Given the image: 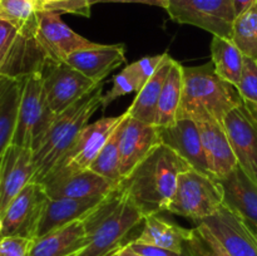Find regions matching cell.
<instances>
[{
    "label": "cell",
    "instance_id": "obj_1",
    "mask_svg": "<svg viewBox=\"0 0 257 256\" xmlns=\"http://www.w3.org/2000/svg\"><path fill=\"white\" fill-rule=\"evenodd\" d=\"M191 168L176 151L161 143L119 183L122 191L143 215L167 211L181 172Z\"/></svg>",
    "mask_w": 257,
    "mask_h": 256
},
{
    "label": "cell",
    "instance_id": "obj_2",
    "mask_svg": "<svg viewBox=\"0 0 257 256\" xmlns=\"http://www.w3.org/2000/svg\"><path fill=\"white\" fill-rule=\"evenodd\" d=\"M242 103L237 88L216 74L212 62L200 67H185L178 119L222 123L225 115Z\"/></svg>",
    "mask_w": 257,
    "mask_h": 256
},
{
    "label": "cell",
    "instance_id": "obj_3",
    "mask_svg": "<svg viewBox=\"0 0 257 256\" xmlns=\"http://www.w3.org/2000/svg\"><path fill=\"white\" fill-rule=\"evenodd\" d=\"M145 217L142 211L118 188L84 220L88 242L77 256H112L127 243L125 238L143 223Z\"/></svg>",
    "mask_w": 257,
    "mask_h": 256
},
{
    "label": "cell",
    "instance_id": "obj_4",
    "mask_svg": "<svg viewBox=\"0 0 257 256\" xmlns=\"http://www.w3.org/2000/svg\"><path fill=\"white\" fill-rule=\"evenodd\" d=\"M103 82L92 92L55 115L38 147L33 151L34 182L42 183L57 166L80 131L102 105Z\"/></svg>",
    "mask_w": 257,
    "mask_h": 256
},
{
    "label": "cell",
    "instance_id": "obj_5",
    "mask_svg": "<svg viewBox=\"0 0 257 256\" xmlns=\"http://www.w3.org/2000/svg\"><path fill=\"white\" fill-rule=\"evenodd\" d=\"M223 202L225 195L220 181L191 167L178 176L167 212L191 218L197 223L215 215Z\"/></svg>",
    "mask_w": 257,
    "mask_h": 256
},
{
    "label": "cell",
    "instance_id": "obj_6",
    "mask_svg": "<svg viewBox=\"0 0 257 256\" xmlns=\"http://www.w3.org/2000/svg\"><path fill=\"white\" fill-rule=\"evenodd\" d=\"M55 115L48 103L42 73L25 77L12 145L34 151Z\"/></svg>",
    "mask_w": 257,
    "mask_h": 256
},
{
    "label": "cell",
    "instance_id": "obj_7",
    "mask_svg": "<svg viewBox=\"0 0 257 256\" xmlns=\"http://www.w3.org/2000/svg\"><path fill=\"white\" fill-rule=\"evenodd\" d=\"M47 63L35 33L20 30L0 19V75L24 79L34 73H43Z\"/></svg>",
    "mask_w": 257,
    "mask_h": 256
},
{
    "label": "cell",
    "instance_id": "obj_8",
    "mask_svg": "<svg viewBox=\"0 0 257 256\" xmlns=\"http://www.w3.org/2000/svg\"><path fill=\"white\" fill-rule=\"evenodd\" d=\"M125 117L127 112L115 117H103L95 122L88 123L42 183L88 170L108 138L113 135Z\"/></svg>",
    "mask_w": 257,
    "mask_h": 256
},
{
    "label": "cell",
    "instance_id": "obj_9",
    "mask_svg": "<svg viewBox=\"0 0 257 256\" xmlns=\"http://www.w3.org/2000/svg\"><path fill=\"white\" fill-rule=\"evenodd\" d=\"M166 10L176 23L193 25L213 37L232 35L236 18L232 0H167Z\"/></svg>",
    "mask_w": 257,
    "mask_h": 256
},
{
    "label": "cell",
    "instance_id": "obj_10",
    "mask_svg": "<svg viewBox=\"0 0 257 256\" xmlns=\"http://www.w3.org/2000/svg\"><path fill=\"white\" fill-rule=\"evenodd\" d=\"M48 196L44 186L30 182L9 203L0 218V238L4 236H24L35 238Z\"/></svg>",
    "mask_w": 257,
    "mask_h": 256
},
{
    "label": "cell",
    "instance_id": "obj_11",
    "mask_svg": "<svg viewBox=\"0 0 257 256\" xmlns=\"http://www.w3.org/2000/svg\"><path fill=\"white\" fill-rule=\"evenodd\" d=\"M42 74L48 103L54 114L69 108L99 84L67 63L48 62Z\"/></svg>",
    "mask_w": 257,
    "mask_h": 256
},
{
    "label": "cell",
    "instance_id": "obj_12",
    "mask_svg": "<svg viewBox=\"0 0 257 256\" xmlns=\"http://www.w3.org/2000/svg\"><path fill=\"white\" fill-rule=\"evenodd\" d=\"M59 13L39 12L35 38L48 62L64 63L69 55L79 50L94 48L97 43L85 39L68 27Z\"/></svg>",
    "mask_w": 257,
    "mask_h": 256
},
{
    "label": "cell",
    "instance_id": "obj_13",
    "mask_svg": "<svg viewBox=\"0 0 257 256\" xmlns=\"http://www.w3.org/2000/svg\"><path fill=\"white\" fill-rule=\"evenodd\" d=\"M162 143L160 128L127 117L119 128V171L127 177L157 146Z\"/></svg>",
    "mask_w": 257,
    "mask_h": 256
},
{
    "label": "cell",
    "instance_id": "obj_14",
    "mask_svg": "<svg viewBox=\"0 0 257 256\" xmlns=\"http://www.w3.org/2000/svg\"><path fill=\"white\" fill-rule=\"evenodd\" d=\"M201 222L210 228L231 256H257V233L227 206L223 205Z\"/></svg>",
    "mask_w": 257,
    "mask_h": 256
},
{
    "label": "cell",
    "instance_id": "obj_15",
    "mask_svg": "<svg viewBox=\"0 0 257 256\" xmlns=\"http://www.w3.org/2000/svg\"><path fill=\"white\" fill-rule=\"evenodd\" d=\"M222 124L238 166L257 183V124L243 103L225 115Z\"/></svg>",
    "mask_w": 257,
    "mask_h": 256
},
{
    "label": "cell",
    "instance_id": "obj_16",
    "mask_svg": "<svg viewBox=\"0 0 257 256\" xmlns=\"http://www.w3.org/2000/svg\"><path fill=\"white\" fill-rule=\"evenodd\" d=\"M33 151L10 145L2 157L0 166V218L9 203L34 181Z\"/></svg>",
    "mask_w": 257,
    "mask_h": 256
},
{
    "label": "cell",
    "instance_id": "obj_17",
    "mask_svg": "<svg viewBox=\"0 0 257 256\" xmlns=\"http://www.w3.org/2000/svg\"><path fill=\"white\" fill-rule=\"evenodd\" d=\"M114 192V191H113ZM112 193L92 198H49L44 205L35 238L75 221L85 220L105 202Z\"/></svg>",
    "mask_w": 257,
    "mask_h": 256
},
{
    "label": "cell",
    "instance_id": "obj_18",
    "mask_svg": "<svg viewBox=\"0 0 257 256\" xmlns=\"http://www.w3.org/2000/svg\"><path fill=\"white\" fill-rule=\"evenodd\" d=\"M160 136L163 145L176 151L191 167L210 175L197 122L180 118L171 127L160 128Z\"/></svg>",
    "mask_w": 257,
    "mask_h": 256
},
{
    "label": "cell",
    "instance_id": "obj_19",
    "mask_svg": "<svg viewBox=\"0 0 257 256\" xmlns=\"http://www.w3.org/2000/svg\"><path fill=\"white\" fill-rule=\"evenodd\" d=\"M42 185L49 198H92L118 190V186L89 168L47 181Z\"/></svg>",
    "mask_w": 257,
    "mask_h": 256
},
{
    "label": "cell",
    "instance_id": "obj_20",
    "mask_svg": "<svg viewBox=\"0 0 257 256\" xmlns=\"http://www.w3.org/2000/svg\"><path fill=\"white\" fill-rule=\"evenodd\" d=\"M125 62L123 44H97L94 48L79 50L68 57L64 63L95 83H102L109 73Z\"/></svg>",
    "mask_w": 257,
    "mask_h": 256
},
{
    "label": "cell",
    "instance_id": "obj_21",
    "mask_svg": "<svg viewBox=\"0 0 257 256\" xmlns=\"http://www.w3.org/2000/svg\"><path fill=\"white\" fill-rule=\"evenodd\" d=\"M200 128L208 172L216 180H222L238 166L222 123H197Z\"/></svg>",
    "mask_w": 257,
    "mask_h": 256
},
{
    "label": "cell",
    "instance_id": "obj_22",
    "mask_svg": "<svg viewBox=\"0 0 257 256\" xmlns=\"http://www.w3.org/2000/svg\"><path fill=\"white\" fill-rule=\"evenodd\" d=\"M218 181L225 195L223 205L242 217L251 227L257 228V183L243 172L240 166Z\"/></svg>",
    "mask_w": 257,
    "mask_h": 256
},
{
    "label": "cell",
    "instance_id": "obj_23",
    "mask_svg": "<svg viewBox=\"0 0 257 256\" xmlns=\"http://www.w3.org/2000/svg\"><path fill=\"white\" fill-rule=\"evenodd\" d=\"M88 242L84 220L34 238L30 256H77Z\"/></svg>",
    "mask_w": 257,
    "mask_h": 256
},
{
    "label": "cell",
    "instance_id": "obj_24",
    "mask_svg": "<svg viewBox=\"0 0 257 256\" xmlns=\"http://www.w3.org/2000/svg\"><path fill=\"white\" fill-rule=\"evenodd\" d=\"M190 231L191 228L181 227L161 217L160 213H156L146 216L142 232L133 241L183 253V245L190 235Z\"/></svg>",
    "mask_w": 257,
    "mask_h": 256
},
{
    "label": "cell",
    "instance_id": "obj_25",
    "mask_svg": "<svg viewBox=\"0 0 257 256\" xmlns=\"http://www.w3.org/2000/svg\"><path fill=\"white\" fill-rule=\"evenodd\" d=\"M172 62L173 58H171V55L167 54V57L165 58L155 75L143 85L140 92H137V95L133 99L132 104L125 110L131 118L156 125L158 102H160L163 84H165Z\"/></svg>",
    "mask_w": 257,
    "mask_h": 256
},
{
    "label": "cell",
    "instance_id": "obj_26",
    "mask_svg": "<svg viewBox=\"0 0 257 256\" xmlns=\"http://www.w3.org/2000/svg\"><path fill=\"white\" fill-rule=\"evenodd\" d=\"M22 90L23 79L0 75V160L12 145Z\"/></svg>",
    "mask_w": 257,
    "mask_h": 256
},
{
    "label": "cell",
    "instance_id": "obj_27",
    "mask_svg": "<svg viewBox=\"0 0 257 256\" xmlns=\"http://www.w3.org/2000/svg\"><path fill=\"white\" fill-rule=\"evenodd\" d=\"M183 84H185V67L180 62L173 59L158 102L157 117H156L157 127H171L177 122L178 109L182 100Z\"/></svg>",
    "mask_w": 257,
    "mask_h": 256
},
{
    "label": "cell",
    "instance_id": "obj_28",
    "mask_svg": "<svg viewBox=\"0 0 257 256\" xmlns=\"http://www.w3.org/2000/svg\"><path fill=\"white\" fill-rule=\"evenodd\" d=\"M211 57L216 74L237 87L242 74L245 55L233 40L231 38L213 37L211 42Z\"/></svg>",
    "mask_w": 257,
    "mask_h": 256
},
{
    "label": "cell",
    "instance_id": "obj_29",
    "mask_svg": "<svg viewBox=\"0 0 257 256\" xmlns=\"http://www.w3.org/2000/svg\"><path fill=\"white\" fill-rule=\"evenodd\" d=\"M231 39L245 57L257 60V3L235 18Z\"/></svg>",
    "mask_w": 257,
    "mask_h": 256
},
{
    "label": "cell",
    "instance_id": "obj_30",
    "mask_svg": "<svg viewBox=\"0 0 257 256\" xmlns=\"http://www.w3.org/2000/svg\"><path fill=\"white\" fill-rule=\"evenodd\" d=\"M120 124L113 132V135L108 138L105 145L103 146L102 150L99 151L98 156L89 167V170H92L93 172L107 178L109 182L114 183L118 187H119V183L122 181L119 171V145H118L119 143Z\"/></svg>",
    "mask_w": 257,
    "mask_h": 256
},
{
    "label": "cell",
    "instance_id": "obj_31",
    "mask_svg": "<svg viewBox=\"0 0 257 256\" xmlns=\"http://www.w3.org/2000/svg\"><path fill=\"white\" fill-rule=\"evenodd\" d=\"M38 13L37 0H0V19L24 32H37Z\"/></svg>",
    "mask_w": 257,
    "mask_h": 256
},
{
    "label": "cell",
    "instance_id": "obj_32",
    "mask_svg": "<svg viewBox=\"0 0 257 256\" xmlns=\"http://www.w3.org/2000/svg\"><path fill=\"white\" fill-rule=\"evenodd\" d=\"M185 256H231L210 228L202 222L191 228L190 235L183 245Z\"/></svg>",
    "mask_w": 257,
    "mask_h": 256
},
{
    "label": "cell",
    "instance_id": "obj_33",
    "mask_svg": "<svg viewBox=\"0 0 257 256\" xmlns=\"http://www.w3.org/2000/svg\"><path fill=\"white\" fill-rule=\"evenodd\" d=\"M138 90H140V87H138L137 79H136L131 68L127 65L118 74L113 77L112 89L107 94L102 95V105H100V108L105 110L110 103L114 102L119 97L130 94L132 92H138Z\"/></svg>",
    "mask_w": 257,
    "mask_h": 256
},
{
    "label": "cell",
    "instance_id": "obj_34",
    "mask_svg": "<svg viewBox=\"0 0 257 256\" xmlns=\"http://www.w3.org/2000/svg\"><path fill=\"white\" fill-rule=\"evenodd\" d=\"M39 12H54L59 14H75L90 17V7L87 0H37Z\"/></svg>",
    "mask_w": 257,
    "mask_h": 256
},
{
    "label": "cell",
    "instance_id": "obj_35",
    "mask_svg": "<svg viewBox=\"0 0 257 256\" xmlns=\"http://www.w3.org/2000/svg\"><path fill=\"white\" fill-rule=\"evenodd\" d=\"M236 88L245 102L257 105V60L245 57L242 74Z\"/></svg>",
    "mask_w": 257,
    "mask_h": 256
},
{
    "label": "cell",
    "instance_id": "obj_36",
    "mask_svg": "<svg viewBox=\"0 0 257 256\" xmlns=\"http://www.w3.org/2000/svg\"><path fill=\"white\" fill-rule=\"evenodd\" d=\"M168 53L165 52L162 54L158 55H152V57H145L140 60H136L132 64H130L128 67L131 68V70L135 74L136 79H137L138 87L140 90L142 89L143 85L151 79V78L155 75V73L157 72L160 65L162 64V62L165 60V58L167 57ZM138 90V92H140Z\"/></svg>",
    "mask_w": 257,
    "mask_h": 256
},
{
    "label": "cell",
    "instance_id": "obj_37",
    "mask_svg": "<svg viewBox=\"0 0 257 256\" xmlns=\"http://www.w3.org/2000/svg\"><path fill=\"white\" fill-rule=\"evenodd\" d=\"M34 238L4 236L0 238V256H30Z\"/></svg>",
    "mask_w": 257,
    "mask_h": 256
},
{
    "label": "cell",
    "instance_id": "obj_38",
    "mask_svg": "<svg viewBox=\"0 0 257 256\" xmlns=\"http://www.w3.org/2000/svg\"><path fill=\"white\" fill-rule=\"evenodd\" d=\"M90 7L99 3H136V4H146L166 9L167 8V0H87Z\"/></svg>",
    "mask_w": 257,
    "mask_h": 256
},
{
    "label": "cell",
    "instance_id": "obj_39",
    "mask_svg": "<svg viewBox=\"0 0 257 256\" xmlns=\"http://www.w3.org/2000/svg\"><path fill=\"white\" fill-rule=\"evenodd\" d=\"M233 8H235V14L236 17L240 15L241 13H243L245 10H247L248 8L252 7L253 4H256L257 0H232Z\"/></svg>",
    "mask_w": 257,
    "mask_h": 256
},
{
    "label": "cell",
    "instance_id": "obj_40",
    "mask_svg": "<svg viewBox=\"0 0 257 256\" xmlns=\"http://www.w3.org/2000/svg\"><path fill=\"white\" fill-rule=\"evenodd\" d=\"M112 256H143L141 253H138L137 251L133 250L132 246L130 245V242H127L125 245H123L122 247L118 248Z\"/></svg>",
    "mask_w": 257,
    "mask_h": 256
},
{
    "label": "cell",
    "instance_id": "obj_41",
    "mask_svg": "<svg viewBox=\"0 0 257 256\" xmlns=\"http://www.w3.org/2000/svg\"><path fill=\"white\" fill-rule=\"evenodd\" d=\"M243 105H245V108H246V110L248 112V114L251 115V118L255 120V123L257 124V105L253 104V103L245 102V100H243Z\"/></svg>",
    "mask_w": 257,
    "mask_h": 256
},
{
    "label": "cell",
    "instance_id": "obj_42",
    "mask_svg": "<svg viewBox=\"0 0 257 256\" xmlns=\"http://www.w3.org/2000/svg\"><path fill=\"white\" fill-rule=\"evenodd\" d=\"M0 166H2V160H0Z\"/></svg>",
    "mask_w": 257,
    "mask_h": 256
},
{
    "label": "cell",
    "instance_id": "obj_43",
    "mask_svg": "<svg viewBox=\"0 0 257 256\" xmlns=\"http://www.w3.org/2000/svg\"><path fill=\"white\" fill-rule=\"evenodd\" d=\"M256 233H257V228H256Z\"/></svg>",
    "mask_w": 257,
    "mask_h": 256
}]
</instances>
